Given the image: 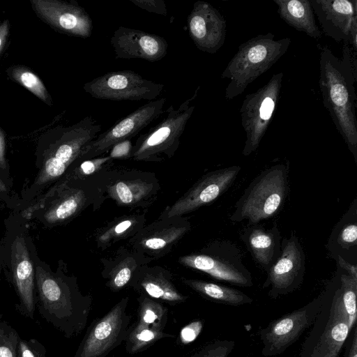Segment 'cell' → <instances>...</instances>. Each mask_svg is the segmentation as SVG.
<instances>
[{"label": "cell", "mask_w": 357, "mask_h": 357, "mask_svg": "<svg viewBox=\"0 0 357 357\" xmlns=\"http://www.w3.org/2000/svg\"><path fill=\"white\" fill-rule=\"evenodd\" d=\"M133 145L130 139L121 141L114 144L109 150V156L112 159L130 158Z\"/></svg>", "instance_id": "43"}, {"label": "cell", "mask_w": 357, "mask_h": 357, "mask_svg": "<svg viewBox=\"0 0 357 357\" xmlns=\"http://www.w3.org/2000/svg\"><path fill=\"white\" fill-rule=\"evenodd\" d=\"M6 74L10 79L24 87L48 106H52V98L44 83L28 67L13 65L7 68Z\"/></svg>", "instance_id": "32"}, {"label": "cell", "mask_w": 357, "mask_h": 357, "mask_svg": "<svg viewBox=\"0 0 357 357\" xmlns=\"http://www.w3.org/2000/svg\"><path fill=\"white\" fill-rule=\"evenodd\" d=\"M182 282L202 297L218 303L239 306L250 304L253 301L243 292L225 285L187 278H182Z\"/></svg>", "instance_id": "29"}, {"label": "cell", "mask_w": 357, "mask_h": 357, "mask_svg": "<svg viewBox=\"0 0 357 357\" xmlns=\"http://www.w3.org/2000/svg\"><path fill=\"white\" fill-rule=\"evenodd\" d=\"M128 284L140 294L171 306L184 303L188 299V296L176 287L171 274L161 268L141 266L134 273Z\"/></svg>", "instance_id": "23"}, {"label": "cell", "mask_w": 357, "mask_h": 357, "mask_svg": "<svg viewBox=\"0 0 357 357\" xmlns=\"http://www.w3.org/2000/svg\"><path fill=\"white\" fill-rule=\"evenodd\" d=\"M112 160L109 155L83 160L78 165L75 163L73 165L63 178H85L101 170L105 166L109 165Z\"/></svg>", "instance_id": "35"}, {"label": "cell", "mask_w": 357, "mask_h": 357, "mask_svg": "<svg viewBox=\"0 0 357 357\" xmlns=\"http://www.w3.org/2000/svg\"><path fill=\"white\" fill-rule=\"evenodd\" d=\"M326 295V289L304 306L269 323L259 333L264 357L282 354L312 325Z\"/></svg>", "instance_id": "13"}, {"label": "cell", "mask_w": 357, "mask_h": 357, "mask_svg": "<svg viewBox=\"0 0 357 357\" xmlns=\"http://www.w3.org/2000/svg\"><path fill=\"white\" fill-rule=\"evenodd\" d=\"M101 126L87 116L69 126L49 129L38 139L36 151V173L21 191V203L16 211L31 206L47 190L57 183L79 161L84 148L100 133Z\"/></svg>", "instance_id": "1"}, {"label": "cell", "mask_w": 357, "mask_h": 357, "mask_svg": "<svg viewBox=\"0 0 357 357\" xmlns=\"http://www.w3.org/2000/svg\"><path fill=\"white\" fill-rule=\"evenodd\" d=\"M277 12L282 20L298 31L316 40L322 32L318 27L310 0H274Z\"/></svg>", "instance_id": "25"}, {"label": "cell", "mask_w": 357, "mask_h": 357, "mask_svg": "<svg viewBox=\"0 0 357 357\" xmlns=\"http://www.w3.org/2000/svg\"><path fill=\"white\" fill-rule=\"evenodd\" d=\"M166 100L160 98L149 101L99 134L84 148L79 161L100 157L116 143L136 135L165 112Z\"/></svg>", "instance_id": "15"}, {"label": "cell", "mask_w": 357, "mask_h": 357, "mask_svg": "<svg viewBox=\"0 0 357 357\" xmlns=\"http://www.w3.org/2000/svg\"><path fill=\"white\" fill-rule=\"evenodd\" d=\"M110 44L117 59H139L150 62L162 59L168 47L162 36L122 26L114 31Z\"/></svg>", "instance_id": "22"}, {"label": "cell", "mask_w": 357, "mask_h": 357, "mask_svg": "<svg viewBox=\"0 0 357 357\" xmlns=\"http://www.w3.org/2000/svg\"><path fill=\"white\" fill-rule=\"evenodd\" d=\"M356 199L335 226L328 240V250L334 257L356 250L357 246Z\"/></svg>", "instance_id": "28"}, {"label": "cell", "mask_w": 357, "mask_h": 357, "mask_svg": "<svg viewBox=\"0 0 357 357\" xmlns=\"http://www.w3.org/2000/svg\"><path fill=\"white\" fill-rule=\"evenodd\" d=\"M30 4L37 17L58 32L82 38L92 34V19L75 0H30Z\"/></svg>", "instance_id": "18"}, {"label": "cell", "mask_w": 357, "mask_h": 357, "mask_svg": "<svg viewBox=\"0 0 357 357\" xmlns=\"http://www.w3.org/2000/svg\"><path fill=\"white\" fill-rule=\"evenodd\" d=\"M241 169L239 165H233L204 174L159 218L182 216L212 203L229 188Z\"/></svg>", "instance_id": "17"}, {"label": "cell", "mask_w": 357, "mask_h": 357, "mask_svg": "<svg viewBox=\"0 0 357 357\" xmlns=\"http://www.w3.org/2000/svg\"><path fill=\"white\" fill-rule=\"evenodd\" d=\"M0 202L12 211H16L20 205L21 200L19 196L13 189V185L9 184L0 175Z\"/></svg>", "instance_id": "39"}, {"label": "cell", "mask_w": 357, "mask_h": 357, "mask_svg": "<svg viewBox=\"0 0 357 357\" xmlns=\"http://www.w3.org/2000/svg\"><path fill=\"white\" fill-rule=\"evenodd\" d=\"M21 338L8 322L0 321V357H17Z\"/></svg>", "instance_id": "36"}, {"label": "cell", "mask_w": 357, "mask_h": 357, "mask_svg": "<svg viewBox=\"0 0 357 357\" xmlns=\"http://www.w3.org/2000/svg\"><path fill=\"white\" fill-rule=\"evenodd\" d=\"M17 357H46V349L36 339H21L18 346Z\"/></svg>", "instance_id": "38"}, {"label": "cell", "mask_w": 357, "mask_h": 357, "mask_svg": "<svg viewBox=\"0 0 357 357\" xmlns=\"http://www.w3.org/2000/svg\"><path fill=\"white\" fill-rule=\"evenodd\" d=\"M241 239L255 261L266 271L281 253V235L277 225L268 229L257 225H248Z\"/></svg>", "instance_id": "24"}, {"label": "cell", "mask_w": 357, "mask_h": 357, "mask_svg": "<svg viewBox=\"0 0 357 357\" xmlns=\"http://www.w3.org/2000/svg\"><path fill=\"white\" fill-rule=\"evenodd\" d=\"M338 285L339 279L335 277L326 287L322 307L298 357H339L351 329L339 297Z\"/></svg>", "instance_id": "7"}, {"label": "cell", "mask_w": 357, "mask_h": 357, "mask_svg": "<svg viewBox=\"0 0 357 357\" xmlns=\"http://www.w3.org/2000/svg\"><path fill=\"white\" fill-rule=\"evenodd\" d=\"M347 357H357V328H354L353 340Z\"/></svg>", "instance_id": "46"}, {"label": "cell", "mask_w": 357, "mask_h": 357, "mask_svg": "<svg viewBox=\"0 0 357 357\" xmlns=\"http://www.w3.org/2000/svg\"><path fill=\"white\" fill-rule=\"evenodd\" d=\"M288 169L284 164L261 171L249 184L234 206L229 220H248V225L275 216L284 204L288 192Z\"/></svg>", "instance_id": "6"}, {"label": "cell", "mask_w": 357, "mask_h": 357, "mask_svg": "<svg viewBox=\"0 0 357 357\" xmlns=\"http://www.w3.org/2000/svg\"><path fill=\"white\" fill-rule=\"evenodd\" d=\"M321 32L357 54V0H310Z\"/></svg>", "instance_id": "19"}, {"label": "cell", "mask_w": 357, "mask_h": 357, "mask_svg": "<svg viewBox=\"0 0 357 357\" xmlns=\"http://www.w3.org/2000/svg\"><path fill=\"white\" fill-rule=\"evenodd\" d=\"M3 272V255H2V244L1 241H0V280L1 275Z\"/></svg>", "instance_id": "47"}, {"label": "cell", "mask_w": 357, "mask_h": 357, "mask_svg": "<svg viewBox=\"0 0 357 357\" xmlns=\"http://www.w3.org/2000/svg\"><path fill=\"white\" fill-rule=\"evenodd\" d=\"M144 222L142 215H132L120 218L98 233L96 236L98 245L105 248L111 243L126 237H132L144 227Z\"/></svg>", "instance_id": "30"}, {"label": "cell", "mask_w": 357, "mask_h": 357, "mask_svg": "<svg viewBox=\"0 0 357 357\" xmlns=\"http://www.w3.org/2000/svg\"><path fill=\"white\" fill-rule=\"evenodd\" d=\"M89 204L85 178H63L21 213L45 228L65 225Z\"/></svg>", "instance_id": "9"}, {"label": "cell", "mask_w": 357, "mask_h": 357, "mask_svg": "<svg viewBox=\"0 0 357 357\" xmlns=\"http://www.w3.org/2000/svg\"><path fill=\"white\" fill-rule=\"evenodd\" d=\"M138 8L147 12L166 16L167 6L163 0H129Z\"/></svg>", "instance_id": "41"}, {"label": "cell", "mask_w": 357, "mask_h": 357, "mask_svg": "<svg viewBox=\"0 0 357 357\" xmlns=\"http://www.w3.org/2000/svg\"><path fill=\"white\" fill-rule=\"evenodd\" d=\"M190 38L202 52L215 54L224 45L227 25L223 15L211 3L197 1L187 17Z\"/></svg>", "instance_id": "21"}, {"label": "cell", "mask_w": 357, "mask_h": 357, "mask_svg": "<svg viewBox=\"0 0 357 357\" xmlns=\"http://www.w3.org/2000/svg\"><path fill=\"white\" fill-rule=\"evenodd\" d=\"M128 297L117 302L89 326L74 357H107L125 341L132 316L127 312Z\"/></svg>", "instance_id": "12"}, {"label": "cell", "mask_w": 357, "mask_h": 357, "mask_svg": "<svg viewBox=\"0 0 357 357\" xmlns=\"http://www.w3.org/2000/svg\"><path fill=\"white\" fill-rule=\"evenodd\" d=\"M137 324L164 331L168 319V308L155 299L143 294L137 298Z\"/></svg>", "instance_id": "33"}, {"label": "cell", "mask_w": 357, "mask_h": 357, "mask_svg": "<svg viewBox=\"0 0 357 357\" xmlns=\"http://www.w3.org/2000/svg\"><path fill=\"white\" fill-rule=\"evenodd\" d=\"M36 308L43 319L71 339L86 328L93 298L81 293L77 279L66 272V264L58 262L54 271L36 255L35 259Z\"/></svg>", "instance_id": "2"}, {"label": "cell", "mask_w": 357, "mask_h": 357, "mask_svg": "<svg viewBox=\"0 0 357 357\" xmlns=\"http://www.w3.org/2000/svg\"><path fill=\"white\" fill-rule=\"evenodd\" d=\"M10 22L8 20H4L1 24H0V54H1L2 51L3 50L8 37L9 35L10 31Z\"/></svg>", "instance_id": "45"}, {"label": "cell", "mask_w": 357, "mask_h": 357, "mask_svg": "<svg viewBox=\"0 0 357 357\" xmlns=\"http://www.w3.org/2000/svg\"><path fill=\"white\" fill-rule=\"evenodd\" d=\"M242 252L230 241H215L199 252L178 259L181 264L208 274L211 277L231 284L250 287L253 285L250 271L243 263Z\"/></svg>", "instance_id": "10"}, {"label": "cell", "mask_w": 357, "mask_h": 357, "mask_svg": "<svg viewBox=\"0 0 357 357\" xmlns=\"http://www.w3.org/2000/svg\"><path fill=\"white\" fill-rule=\"evenodd\" d=\"M3 314L0 313V321H2Z\"/></svg>", "instance_id": "49"}, {"label": "cell", "mask_w": 357, "mask_h": 357, "mask_svg": "<svg viewBox=\"0 0 357 357\" xmlns=\"http://www.w3.org/2000/svg\"><path fill=\"white\" fill-rule=\"evenodd\" d=\"M356 55L347 43L340 58L328 46L320 47L319 86L324 106L357 164Z\"/></svg>", "instance_id": "3"}, {"label": "cell", "mask_w": 357, "mask_h": 357, "mask_svg": "<svg viewBox=\"0 0 357 357\" xmlns=\"http://www.w3.org/2000/svg\"><path fill=\"white\" fill-rule=\"evenodd\" d=\"M84 90L96 99L115 101L155 100L165 85L147 79L130 70L107 73L84 84Z\"/></svg>", "instance_id": "14"}, {"label": "cell", "mask_w": 357, "mask_h": 357, "mask_svg": "<svg viewBox=\"0 0 357 357\" xmlns=\"http://www.w3.org/2000/svg\"><path fill=\"white\" fill-rule=\"evenodd\" d=\"M29 219L13 212L5 219L2 238L3 271L13 287L18 303L16 310L33 319L36 309L35 259L38 252L29 231Z\"/></svg>", "instance_id": "4"}, {"label": "cell", "mask_w": 357, "mask_h": 357, "mask_svg": "<svg viewBox=\"0 0 357 357\" xmlns=\"http://www.w3.org/2000/svg\"><path fill=\"white\" fill-rule=\"evenodd\" d=\"M203 328V321H193L181 328L179 339L182 344H187L193 342L199 335Z\"/></svg>", "instance_id": "40"}, {"label": "cell", "mask_w": 357, "mask_h": 357, "mask_svg": "<svg viewBox=\"0 0 357 357\" xmlns=\"http://www.w3.org/2000/svg\"><path fill=\"white\" fill-rule=\"evenodd\" d=\"M305 272V253L297 236L292 234L282 239L281 253L267 271L262 287H270L268 296L276 299L298 289L303 283Z\"/></svg>", "instance_id": "16"}, {"label": "cell", "mask_w": 357, "mask_h": 357, "mask_svg": "<svg viewBox=\"0 0 357 357\" xmlns=\"http://www.w3.org/2000/svg\"><path fill=\"white\" fill-rule=\"evenodd\" d=\"M234 347V340H218L206 344L190 357H229Z\"/></svg>", "instance_id": "37"}, {"label": "cell", "mask_w": 357, "mask_h": 357, "mask_svg": "<svg viewBox=\"0 0 357 357\" xmlns=\"http://www.w3.org/2000/svg\"><path fill=\"white\" fill-rule=\"evenodd\" d=\"M199 86L193 95L177 108L169 106L162 120L141 135L133 145L131 156L135 161L162 162L172 158L176 151L185 126L195 106L192 105L198 96Z\"/></svg>", "instance_id": "8"}, {"label": "cell", "mask_w": 357, "mask_h": 357, "mask_svg": "<svg viewBox=\"0 0 357 357\" xmlns=\"http://www.w3.org/2000/svg\"><path fill=\"white\" fill-rule=\"evenodd\" d=\"M337 291L347 316L349 326L352 329L356 321L357 278L345 273L339 278Z\"/></svg>", "instance_id": "34"}, {"label": "cell", "mask_w": 357, "mask_h": 357, "mask_svg": "<svg viewBox=\"0 0 357 357\" xmlns=\"http://www.w3.org/2000/svg\"><path fill=\"white\" fill-rule=\"evenodd\" d=\"M4 208H6V206L2 202H0V211Z\"/></svg>", "instance_id": "48"}, {"label": "cell", "mask_w": 357, "mask_h": 357, "mask_svg": "<svg viewBox=\"0 0 357 357\" xmlns=\"http://www.w3.org/2000/svg\"><path fill=\"white\" fill-rule=\"evenodd\" d=\"M283 73L273 75L257 91L248 94L240 108L241 125L245 133L243 155L248 156L259 146L279 102Z\"/></svg>", "instance_id": "11"}, {"label": "cell", "mask_w": 357, "mask_h": 357, "mask_svg": "<svg viewBox=\"0 0 357 357\" xmlns=\"http://www.w3.org/2000/svg\"><path fill=\"white\" fill-rule=\"evenodd\" d=\"M149 259L135 252L123 249L105 265L102 277L107 279L106 285L112 291L116 292L129 284L134 273Z\"/></svg>", "instance_id": "26"}, {"label": "cell", "mask_w": 357, "mask_h": 357, "mask_svg": "<svg viewBox=\"0 0 357 357\" xmlns=\"http://www.w3.org/2000/svg\"><path fill=\"white\" fill-rule=\"evenodd\" d=\"M6 134L0 128V175L10 185H13V180L10 172V165L6 157Z\"/></svg>", "instance_id": "42"}, {"label": "cell", "mask_w": 357, "mask_h": 357, "mask_svg": "<svg viewBox=\"0 0 357 357\" xmlns=\"http://www.w3.org/2000/svg\"><path fill=\"white\" fill-rule=\"evenodd\" d=\"M190 229L181 216L159 218L144 226L130 239L133 250L149 259L166 255Z\"/></svg>", "instance_id": "20"}, {"label": "cell", "mask_w": 357, "mask_h": 357, "mask_svg": "<svg viewBox=\"0 0 357 357\" xmlns=\"http://www.w3.org/2000/svg\"><path fill=\"white\" fill-rule=\"evenodd\" d=\"M167 337H174V335L162 330L135 323L130 326L124 341L126 350L130 354L142 352L157 341Z\"/></svg>", "instance_id": "31"}, {"label": "cell", "mask_w": 357, "mask_h": 357, "mask_svg": "<svg viewBox=\"0 0 357 357\" xmlns=\"http://www.w3.org/2000/svg\"><path fill=\"white\" fill-rule=\"evenodd\" d=\"M157 182L143 178L118 180L107 187V193L119 205L137 206L158 190Z\"/></svg>", "instance_id": "27"}, {"label": "cell", "mask_w": 357, "mask_h": 357, "mask_svg": "<svg viewBox=\"0 0 357 357\" xmlns=\"http://www.w3.org/2000/svg\"><path fill=\"white\" fill-rule=\"evenodd\" d=\"M335 259L337 261V265L340 267L341 269L351 276L357 278L356 264H352L340 255H337Z\"/></svg>", "instance_id": "44"}, {"label": "cell", "mask_w": 357, "mask_h": 357, "mask_svg": "<svg viewBox=\"0 0 357 357\" xmlns=\"http://www.w3.org/2000/svg\"><path fill=\"white\" fill-rule=\"evenodd\" d=\"M288 37L279 40L268 32L259 34L239 45L220 77L228 79L225 97L230 100L241 95L247 86L269 70L287 51Z\"/></svg>", "instance_id": "5"}]
</instances>
